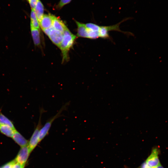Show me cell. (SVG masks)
Instances as JSON below:
<instances>
[{
	"mask_svg": "<svg viewBox=\"0 0 168 168\" xmlns=\"http://www.w3.org/2000/svg\"><path fill=\"white\" fill-rule=\"evenodd\" d=\"M63 34V39L58 47L61 51L63 62L68 59V52L72 47L76 37L68 28L65 30Z\"/></svg>",
	"mask_w": 168,
	"mask_h": 168,
	"instance_id": "6da1fadb",
	"label": "cell"
},
{
	"mask_svg": "<svg viewBox=\"0 0 168 168\" xmlns=\"http://www.w3.org/2000/svg\"><path fill=\"white\" fill-rule=\"evenodd\" d=\"M69 104L70 102H68L63 105L58 113L49 119L44 125L42 126L39 132V142L48 135L53 123L56 119L62 116L61 113L63 111L67 110Z\"/></svg>",
	"mask_w": 168,
	"mask_h": 168,
	"instance_id": "7a4b0ae2",
	"label": "cell"
},
{
	"mask_svg": "<svg viewBox=\"0 0 168 168\" xmlns=\"http://www.w3.org/2000/svg\"><path fill=\"white\" fill-rule=\"evenodd\" d=\"M45 111L43 108H41L40 111V116L39 120L37 125L35 127L34 132L30 139V141L28 143V147L30 152L32 151L37 146L39 141V134L40 130L42 127L41 123V117L43 113L45 112Z\"/></svg>",
	"mask_w": 168,
	"mask_h": 168,
	"instance_id": "3957f363",
	"label": "cell"
},
{
	"mask_svg": "<svg viewBox=\"0 0 168 168\" xmlns=\"http://www.w3.org/2000/svg\"><path fill=\"white\" fill-rule=\"evenodd\" d=\"M160 152L158 147L156 146L152 148L150 154L144 161L150 168H154L161 164L159 158Z\"/></svg>",
	"mask_w": 168,
	"mask_h": 168,
	"instance_id": "277c9868",
	"label": "cell"
},
{
	"mask_svg": "<svg viewBox=\"0 0 168 168\" xmlns=\"http://www.w3.org/2000/svg\"><path fill=\"white\" fill-rule=\"evenodd\" d=\"M30 153L28 145L21 147L15 159L16 161L22 165L25 166Z\"/></svg>",
	"mask_w": 168,
	"mask_h": 168,
	"instance_id": "5b68a950",
	"label": "cell"
},
{
	"mask_svg": "<svg viewBox=\"0 0 168 168\" xmlns=\"http://www.w3.org/2000/svg\"><path fill=\"white\" fill-rule=\"evenodd\" d=\"M47 35L52 42L59 47L63 39V33L54 29L52 26Z\"/></svg>",
	"mask_w": 168,
	"mask_h": 168,
	"instance_id": "8992f818",
	"label": "cell"
},
{
	"mask_svg": "<svg viewBox=\"0 0 168 168\" xmlns=\"http://www.w3.org/2000/svg\"><path fill=\"white\" fill-rule=\"evenodd\" d=\"M54 16L50 14L44 15L39 22L40 26L43 30L52 26Z\"/></svg>",
	"mask_w": 168,
	"mask_h": 168,
	"instance_id": "52a82bcc",
	"label": "cell"
},
{
	"mask_svg": "<svg viewBox=\"0 0 168 168\" xmlns=\"http://www.w3.org/2000/svg\"><path fill=\"white\" fill-rule=\"evenodd\" d=\"M12 138L13 140L21 147L28 144V141L16 130L15 131Z\"/></svg>",
	"mask_w": 168,
	"mask_h": 168,
	"instance_id": "ba28073f",
	"label": "cell"
},
{
	"mask_svg": "<svg viewBox=\"0 0 168 168\" xmlns=\"http://www.w3.org/2000/svg\"><path fill=\"white\" fill-rule=\"evenodd\" d=\"M52 26L54 29L62 33L67 28L62 21L55 16H54Z\"/></svg>",
	"mask_w": 168,
	"mask_h": 168,
	"instance_id": "9c48e42d",
	"label": "cell"
},
{
	"mask_svg": "<svg viewBox=\"0 0 168 168\" xmlns=\"http://www.w3.org/2000/svg\"><path fill=\"white\" fill-rule=\"evenodd\" d=\"M77 26V35L78 37L88 38L86 28L84 24L76 21Z\"/></svg>",
	"mask_w": 168,
	"mask_h": 168,
	"instance_id": "30bf717a",
	"label": "cell"
},
{
	"mask_svg": "<svg viewBox=\"0 0 168 168\" xmlns=\"http://www.w3.org/2000/svg\"><path fill=\"white\" fill-rule=\"evenodd\" d=\"M34 10L38 20L40 22L44 15V6L40 0H37Z\"/></svg>",
	"mask_w": 168,
	"mask_h": 168,
	"instance_id": "8fae6325",
	"label": "cell"
},
{
	"mask_svg": "<svg viewBox=\"0 0 168 168\" xmlns=\"http://www.w3.org/2000/svg\"><path fill=\"white\" fill-rule=\"evenodd\" d=\"M16 130L6 124H0V132L5 136L12 138L15 131Z\"/></svg>",
	"mask_w": 168,
	"mask_h": 168,
	"instance_id": "7c38bea8",
	"label": "cell"
},
{
	"mask_svg": "<svg viewBox=\"0 0 168 168\" xmlns=\"http://www.w3.org/2000/svg\"><path fill=\"white\" fill-rule=\"evenodd\" d=\"M31 35L34 44L38 46L40 44V29L30 27Z\"/></svg>",
	"mask_w": 168,
	"mask_h": 168,
	"instance_id": "4fadbf2b",
	"label": "cell"
},
{
	"mask_svg": "<svg viewBox=\"0 0 168 168\" xmlns=\"http://www.w3.org/2000/svg\"><path fill=\"white\" fill-rule=\"evenodd\" d=\"M30 27L40 29L39 22L34 9H31L30 15Z\"/></svg>",
	"mask_w": 168,
	"mask_h": 168,
	"instance_id": "5bb4252c",
	"label": "cell"
},
{
	"mask_svg": "<svg viewBox=\"0 0 168 168\" xmlns=\"http://www.w3.org/2000/svg\"><path fill=\"white\" fill-rule=\"evenodd\" d=\"M0 124L7 125L13 128H15L13 122L3 114L0 111Z\"/></svg>",
	"mask_w": 168,
	"mask_h": 168,
	"instance_id": "9a60e30c",
	"label": "cell"
},
{
	"mask_svg": "<svg viewBox=\"0 0 168 168\" xmlns=\"http://www.w3.org/2000/svg\"><path fill=\"white\" fill-rule=\"evenodd\" d=\"M72 0H60V1L56 6V8L60 9L62 8L64 5L70 3Z\"/></svg>",
	"mask_w": 168,
	"mask_h": 168,
	"instance_id": "2e32d148",
	"label": "cell"
},
{
	"mask_svg": "<svg viewBox=\"0 0 168 168\" xmlns=\"http://www.w3.org/2000/svg\"><path fill=\"white\" fill-rule=\"evenodd\" d=\"M29 4L31 9H34L36 6L37 0H26Z\"/></svg>",
	"mask_w": 168,
	"mask_h": 168,
	"instance_id": "e0dca14e",
	"label": "cell"
},
{
	"mask_svg": "<svg viewBox=\"0 0 168 168\" xmlns=\"http://www.w3.org/2000/svg\"><path fill=\"white\" fill-rule=\"evenodd\" d=\"M24 165H22L16 162L13 165L12 168H24Z\"/></svg>",
	"mask_w": 168,
	"mask_h": 168,
	"instance_id": "ac0fdd59",
	"label": "cell"
},
{
	"mask_svg": "<svg viewBox=\"0 0 168 168\" xmlns=\"http://www.w3.org/2000/svg\"><path fill=\"white\" fill-rule=\"evenodd\" d=\"M154 168H165L161 164L159 165L158 166Z\"/></svg>",
	"mask_w": 168,
	"mask_h": 168,
	"instance_id": "d6986e66",
	"label": "cell"
},
{
	"mask_svg": "<svg viewBox=\"0 0 168 168\" xmlns=\"http://www.w3.org/2000/svg\"></svg>",
	"mask_w": 168,
	"mask_h": 168,
	"instance_id": "ffe728a7",
	"label": "cell"
},
{
	"mask_svg": "<svg viewBox=\"0 0 168 168\" xmlns=\"http://www.w3.org/2000/svg\"></svg>",
	"mask_w": 168,
	"mask_h": 168,
	"instance_id": "44dd1931",
	"label": "cell"
}]
</instances>
